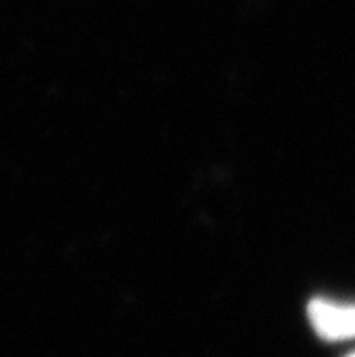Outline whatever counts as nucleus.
Returning a JSON list of instances; mask_svg holds the SVG:
<instances>
[{
    "label": "nucleus",
    "mask_w": 355,
    "mask_h": 357,
    "mask_svg": "<svg viewBox=\"0 0 355 357\" xmlns=\"http://www.w3.org/2000/svg\"><path fill=\"white\" fill-rule=\"evenodd\" d=\"M308 317L321 340H352L355 332V312L352 305H342L330 299L315 298L308 303Z\"/></svg>",
    "instance_id": "nucleus-1"
},
{
    "label": "nucleus",
    "mask_w": 355,
    "mask_h": 357,
    "mask_svg": "<svg viewBox=\"0 0 355 357\" xmlns=\"http://www.w3.org/2000/svg\"><path fill=\"white\" fill-rule=\"evenodd\" d=\"M347 357H354V354H348V356Z\"/></svg>",
    "instance_id": "nucleus-2"
}]
</instances>
